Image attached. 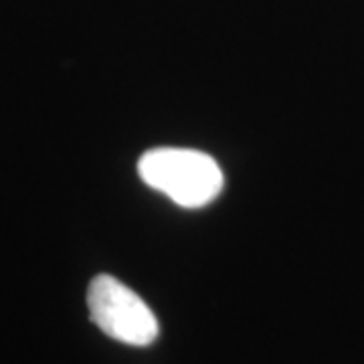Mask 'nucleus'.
Returning a JSON list of instances; mask_svg holds the SVG:
<instances>
[{"instance_id": "obj_1", "label": "nucleus", "mask_w": 364, "mask_h": 364, "mask_svg": "<svg viewBox=\"0 0 364 364\" xmlns=\"http://www.w3.org/2000/svg\"><path fill=\"white\" fill-rule=\"evenodd\" d=\"M138 174L150 188L184 208H200L223 191V172L215 158L186 148H156L138 162Z\"/></svg>"}, {"instance_id": "obj_2", "label": "nucleus", "mask_w": 364, "mask_h": 364, "mask_svg": "<svg viewBox=\"0 0 364 364\" xmlns=\"http://www.w3.org/2000/svg\"><path fill=\"white\" fill-rule=\"evenodd\" d=\"M91 322L109 338L150 346L158 338V320L136 291L112 275H97L87 289Z\"/></svg>"}]
</instances>
